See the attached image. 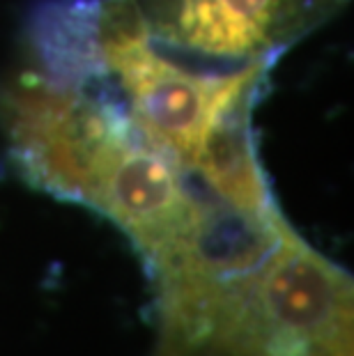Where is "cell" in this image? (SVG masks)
I'll return each instance as SVG.
<instances>
[{"mask_svg": "<svg viewBox=\"0 0 354 356\" xmlns=\"http://www.w3.org/2000/svg\"><path fill=\"white\" fill-rule=\"evenodd\" d=\"M145 40L205 72L276 65L350 0H122Z\"/></svg>", "mask_w": 354, "mask_h": 356, "instance_id": "cell-2", "label": "cell"}, {"mask_svg": "<svg viewBox=\"0 0 354 356\" xmlns=\"http://www.w3.org/2000/svg\"><path fill=\"white\" fill-rule=\"evenodd\" d=\"M95 35L104 79L152 145L225 207L283 216L253 129L274 65L235 72L182 65L145 40L122 0H99Z\"/></svg>", "mask_w": 354, "mask_h": 356, "instance_id": "cell-1", "label": "cell"}, {"mask_svg": "<svg viewBox=\"0 0 354 356\" xmlns=\"http://www.w3.org/2000/svg\"><path fill=\"white\" fill-rule=\"evenodd\" d=\"M260 290L288 356H354V280L295 228L262 264Z\"/></svg>", "mask_w": 354, "mask_h": 356, "instance_id": "cell-4", "label": "cell"}, {"mask_svg": "<svg viewBox=\"0 0 354 356\" xmlns=\"http://www.w3.org/2000/svg\"><path fill=\"white\" fill-rule=\"evenodd\" d=\"M265 260L152 283L156 343L150 356H288L262 299Z\"/></svg>", "mask_w": 354, "mask_h": 356, "instance_id": "cell-3", "label": "cell"}]
</instances>
